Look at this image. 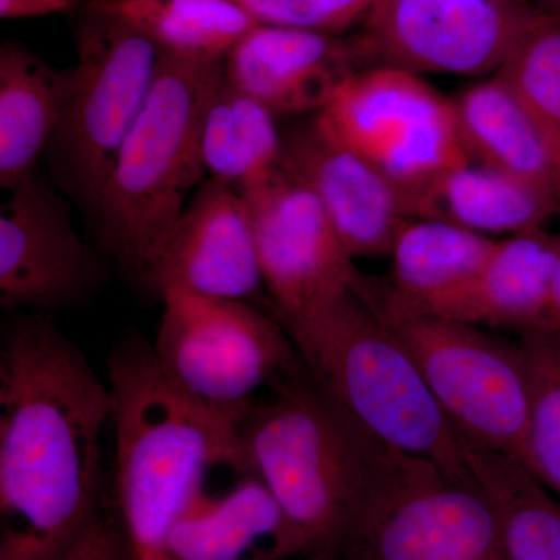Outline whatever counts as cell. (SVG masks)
Instances as JSON below:
<instances>
[{
	"label": "cell",
	"mask_w": 560,
	"mask_h": 560,
	"mask_svg": "<svg viewBox=\"0 0 560 560\" xmlns=\"http://www.w3.org/2000/svg\"><path fill=\"white\" fill-rule=\"evenodd\" d=\"M108 383L44 313L0 348V560H61L101 515Z\"/></svg>",
	"instance_id": "cell-1"
},
{
	"label": "cell",
	"mask_w": 560,
	"mask_h": 560,
	"mask_svg": "<svg viewBox=\"0 0 560 560\" xmlns=\"http://www.w3.org/2000/svg\"><path fill=\"white\" fill-rule=\"evenodd\" d=\"M117 518L130 560H164L176 522L208 493L217 469L249 475L237 427L175 385L138 335L108 357Z\"/></svg>",
	"instance_id": "cell-2"
},
{
	"label": "cell",
	"mask_w": 560,
	"mask_h": 560,
	"mask_svg": "<svg viewBox=\"0 0 560 560\" xmlns=\"http://www.w3.org/2000/svg\"><path fill=\"white\" fill-rule=\"evenodd\" d=\"M238 434L250 474L278 501L301 558L338 559L389 448L324 393L300 355Z\"/></svg>",
	"instance_id": "cell-3"
},
{
	"label": "cell",
	"mask_w": 560,
	"mask_h": 560,
	"mask_svg": "<svg viewBox=\"0 0 560 560\" xmlns=\"http://www.w3.org/2000/svg\"><path fill=\"white\" fill-rule=\"evenodd\" d=\"M223 80L224 61L164 54L149 102L103 187L90 226L94 245L139 285L208 178L201 156L202 121Z\"/></svg>",
	"instance_id": "cell-4"
},
{
	"label": "cell",
	"mask_w": 560,
	"mask_h": 560,
	"mask_svg": "<svg viewBox=\"0 0 560 560\" xmlns=\"http://www.w3.org/2000/svg\"><path fill=\"white\" fill-rule=\"evenodd\" d=\"M280 324L324 393L375 441L470 480L459 431L411 353L355 291Z\"/></svg>",
	"instance_id": "cell-5"
},
{
	"label": "cell",
	"mask_w": 560,
	"mask_h": 560,
	"mask_svg": "<svg viewBox=\"0 0 560 560\" xmlns=\"http://www.w3.org/2000/svg\"><path fill=\"white\" fill-rule=\"evenodd\" d=\"M73 38L72 94L44 160L55 186L91 226L121 143L153 92L164 51L101 0L77 9Z\"/></svg>",
	"instance_id": "cell-6"
},
{
	"label": "cell",
	"mask_w": 560,
	"mask_h": 560,
	"mask_svg": "<svg viewBox=\"0 0 560 560\" xmlns=\"http://www.w3.org/2000/svg\"><path fill=\"white\" fill-rule=\"evenodd\" d=\"M352 290L411 353L456 430L526 466L528 382L518 341L416 311L360 272Z\"/></svg>",
	"instance_id": "cell-7"
},
{
	"label": "cell",
	"mask_w": 560,
	"mask_h": 560,
	"mask_svg": "<svg viewBox=\"0 0 560 560\" xmlns=\"http://www.w3.org/2000/svg\"><path fill=\"white\" fill-rule=\"evenodd\" d=\"M153 345L178 388L234 427L296 363L290 335L270 312L241 301L172 291Z\"/></svg>",
	"instance_id": "cell-8"
},
{
	"label": "cell",
	"mask_w": 560,
	"mask_h": 560,
	"mask_svg": "<svg viewBox=\"0 0 560 560\" xmlns=\"http://www.w3.org/2000/svg\"><path fill=\"white\" fill-rule=\"evenodd\" d=\"M340 560H508L492 504L474 477L386 452Z\"/></svg>",
	"instance_id": "cell-9"
},
{
	"label": "cell",
	"mask_w": 560,
	"mask_h": 560,
	"mask_svg": "<svg viewBox=\"0 0 560 560\" xmlns=\"http://www.w3.org/2000/svg\"><path fill=\"white\" fill-rule=\"evenodd\" d=\"M318 116L400 194L471 160L455 103L411 70H357Z\"/></svg>",
	"instance_id": "cell-10"
},
{
	"label": "cell",
	"mask_w": 560,
	"mask_h": 560,
	"mask_svg": "<svg viewBox=\"0 0 560 560\" xmlns=\"http://www.w3.org/2000/svg\"><path fill=\"white\" fill-rule=\"evenodd\" d=\"M248 202L265 289L279 323L352 289L355 264L315 194L282 164L238 187Z\"/></svg>",
	"instance_id": "cell-11"
},
{
	"label": "cell",
	"mask_w": 560,
	"mask_h": 560,
	"mask_svg": "<svg viewBox=\"0 0 560 560\" xmlns=\"http://www.w3.org/2000/svg\"><path fill=\"white\" fill-rule=\"evenodd\" d=\"M69 198L40 173L0 206V305L5 311L75 307L105 287L110 261L79 234Z\"/></svg>",
	"instance_id": "cell-12"
},
{
	"label": "cell",
	"mask_w": 560,
	"mask_h": 560,
	"mask_svg": "<svg viewBox=\"0 0 560 560\" xmlns=\"http://www.w3.org/2000/svg\"><path fill=\"white\" fill-rule=\"evenodd\" d=\"M537 11L508 0H374L364 57L415 73L499 72Z\"/></svg>",
	"instance_id": "cell-13"
},
{
	"label": "cell",
	"mask_w": 560,
	"mask_h": 560,
	"mask_svg": "<svg viewBox=\"0 0 560 560\" xmlns=\"http://www.w3.org/2000/svg\"><path fill=\"white\" fill-rule=\"evenodd\" d=\"M162 298L172 291L257 305L268 300L248 202L241 190L206 178L162 243L142 283Z\"/></svg>",
	"instance_id": "cell-14"
},
{
	"label": "cell",
	"mask_w": 560,
	"mask_h": 560,
	"mask_svg": "<svg viewBox=\"0 0 560 560\" xmlns=\"http://www.w3.org/2000/svg\"><path fill=\"white\" fill-rule=\"evenodd\" d=\"M280 164L315 194L353 260L389 254L408 220L400 190L313 114L282 132Z\"/></svg>",
	"instance_id": "cell-15"
},
{
	"label": "cell",
	"mask_w": 560,
	"mask_h": 560,
	"mask_svg": "<svg viewBox=\"0 0 560 560\" xmlns=\"http://www.w3.org/2000/svg\"><path fill=\"white\" fill-rule=\"evenodd\" d=\"M359 40L256 25L224 60V79L279 114H318L357 72Z\"/></svg>",
	"instance_id": "cell-16"
},
{
	"label": "cell",
	"mask_w": 560,
	"mask_h": 560,
	"mask_svg": "<svg viewBox=\"0 0 560 560\" xmlns=\"http://www.w3.org/2000/svg\"><path fill=\"white\" fill-rule=\"evenodd\" d=\"M559 249L560 234L545 228L500 238L466 289L423 313L518 335L545 330Z\"/></svg>",
	"instance_id": "cell-17"
},
{
	"label": "cell",
	"mask_w": 560,
	"mask_h": 560,
	"mask_svg": "<svg viewBox=\"0 0 560 560\" xmlns=\"http://www.w3.org/2000/svg\"><path fill=\"white\" fill-rule=\"evenodd\" d=\"M300 547L278 501L257 475L206 493L168 533L164 560H289Z\"/></svg>",
	"instance_id": "cell-18"
},
{
	"label": "cell",
	"mask_w": 560,
	"mask_h": 560,
	"mask_svg": "<svg viewBox=\"0 0 560 560\" xmlns=\"http://www.w3.org/2000/svg\"><path fill=\"white\" fill-rule=\"evenodd\" d=\"M453 103L471 160L529 184L560 212L559 150L514 91L495 75Z\"/></svg>",
	"instance_id": "cell-19"
},
{
	"label": "cell",
	"mask_w": 560,
	"mask_h": 560,
	"mask_svg": "<svg viewBox=\"0 0 560 560\" xmlns=\"http://www.w3.org/2000/svg\"><path fill=\"white\" fill-rule=\"evenodd\" d=\"M73 69H60L20 43L0 47V187L11 190L36 173L60 127Z\"/></svg>",
	"instance_id": "cell-20"
},
{
	"label": "cell",
	"mask_w": 560,
	"mask_h": 560,
	"mask_svg": "<svg viewBox=\"0 0 560 560\" xmlns=\"http://www.w3.org/2000/svg\"><path fill=\"white\" fill-rule=\"evenodd\" d=\"M408 219L441 220L495 238L544 228L559 213L540 190L474 160L401 194Z\"/></svg>",
	"instance_id": "cell-21"
},
{
	"label": "cell",
	"mask_w": 560,
	"mask_h": 560,
	"mask_svg": "<svg viewBox=\"0 0 560 560\" xmlns=\"http://www.w3.org/2000/svg\"><path fill=\"white\" fill-rule=\"evenodd\" d=\"M499 241L447 221L408 219L390 246L386 287L404 304L430 312L480 275Z\"/></svg>",
	"instance_id": "cell-22"
},
{
	"label": "cell",
	"mask_w": 560,
	"mask_h": 560,
	"mask_svg": "<svg viewBox=\"0 0 560 560\" xmlns=\"http://www.w3.org/2000/svg\"><path fill=\"white\" fill-rule=\"evenodd\" d=\"M463 444L467 469L495 512L506 559L560 560L558 497L521 460L464 436Z\"/></svg>",
	"instance_id": "cell-23"
},
{
	"label": "cell",
	"mask_w": 560,
	"mask_h": 560,
	"mask_svg": "<svg viewBox=\"0 0 560 560\" xmlns=\"http://www.w3.org/2000/svg\"><path fill=\"white\" fill-rule=\"evenodd\" d=\"M282 149L276 114L224 79L202 121L201 156L208 178L238 189L278 167Z\"/></svg>",
	"instance_id": "cell-24"
},
{
	"label": "cell",
	"mask_w": 560,
	"mask_h": 560,
	"mask_svg": "<svg viewBox=\"0 0 560 560\" xmlns=\"http://www.w3.org/2000/svg\"><path fill=\"white\" fill-rule=\"evenodd\" d=\"M135 24L164 54L224 61L257 24L231 0H101Z\"/></svg>",
	"instance_id": "cell-25"
},
{
	"label": "cell",
	"mask_w": 560,
	"mask_h": 560,
	"mask_svg": "<svg viewBox=\"0 0 560 560\" xmlns=\"http://www.w3.org/2000/svg\"><path fill=\"white\" fill-rule=\"evenodd\" d=\"M528 382L526 467L560 500V331L518 335Z\"/></svg>",
	"instance_id": "cell-26"
},
{
	"label": "cell",
	"mask_w": 560,
	"mask_h": 560,
	"mask_svg": "<svg viewBox=\"0 0 560 560\" xmlns=\"http://www.w3.org/2000/svg\"><path fill=\"white\" fill-rule=\"evenodd\" d=\"M497 77L536 117L560 153V16L534 14Z\"/></svg>",
	"instance_id": "cell-27"
},
{
	"label": "cell",
	"mask_w": 560,
	"mask_h": 560,
	"mask_svg": "<svg viewBox=\"0 0 560 560\" xmlns=\"http://www.w3.org/2000/svg\"><path fill=\"white\" fill-rule=\"evenodd\" d=\"M257 24L334 33L364 20L374 0H231Z\"/></svg>",
	"instance_id": "cell-28"
},
{
	"label": "cell",
	"mask_w": 560,
	"mask_h": 560,
	"mask_svg": "<svg viewBox=\"0 0 560 560\" xmlns=\"http://www.w3.org/2000/svg\"><path fill=\"white\" fill-rule=\"evenodd\" d=\"M61 560H130L117 515H98L90 529Z\"/></svg>",
	"instance_id": "cell-29"
},
{
	"label": "cell",
	"mask_w": 560,
	"mask_h": 560,
	"mask_svg": "<svg viewBox=\"0 0 560 560\" xmlns=\"http://www.w3.org/2000/svg\"><path fill=\"white\" fill-rule=\"evenodd\" d=\"M79 0H0V18L3 21L31 20L50 14L77 11Z\"/></svg>",
	"instance_id": "cell-30"
},
{
	"label": "cell",
	"mask_w": 560,
	"mask_h": 560,
	"mask_svg": "<svg viewBox=\"0 0 560 560\" xmlns=\"http://www.w3.org/2000/svg\"><path fill=\"white\" fill-rule=\"evenodd\" d=\"M545 330L560 331V249L552 278L550 308H548L547 327Z\"/></svg>",
	"instance_id": "cell-31"
},
{
	"label": "cell",
	"mask_w": 560,
	"mask_h": 560,
	"mask_svg": "<svg viewBox=\"0 0 560 560\" xmlns=\"http://www.w3.org/2000/svg\"><path fill=\"white\" fill-rule=\"evenodd\" d=\"M552 3H555L556 7L555 14H559L560 16V0H552Z\"/></svg>",
	"instance_id": "cell-32"
},
{
	"label": "cell",
	"mask_w": 560,
	"mask_h": 560,
	"mask_svg": "<svg viewBox=\"0 0 560 560\" xmlns=\"http://www.w3.org/2000/svg\"><path fill=\"white\" fill-rule=\"evenodd\" d=\"M508 2H512V3H521V2H523V0H508Z\"/></svg>",
	"instance_id": "cell-33"
}]
</instances>
